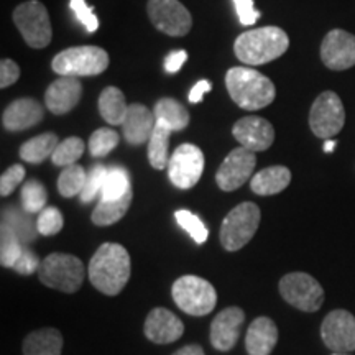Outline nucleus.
<instances>
[{"label": "nucleus", "instance_id": "nucleus-10", "mask_svg": "<svg viewBox=\"0 0 355 355\" xmlns=\"http://www.w3.org/2000/svg\"><path fill=\"white\" fill-rule=\"evenodd\" d=\"M345 110L340 97L332 91H324L314 101L309 112V127L319 139L329 140L343 130Z\"/></svg>", "mask_w": 355, "mask_h": 355}, {"label": "nucleus", "instance_id": "nucleus-34", "mask_svg": "<svg viewBox=\"0 0 355 355\" xmlns=\"http://www.w3.org/2000/svg\"><path fill=\"white\" fill-rule=\"evenodd\" d=\"M24 243L13 234L7 224H2V243H0V263L6 268H13L24 254Z\"/></svg>", "mask_w": 355, "mask_h": 355}, {"label": "nucleus", "instance_id": "nucleus-27", "mask_svg": "<svg viewBox=\"0 0 355 355\" xmlns=\"http://www.w3.org/2000/svg\"><path fill=\"white\" fill-rule=\"evenodd\" d=\"M60 145V140L55 133H42V135L35 137V139L25 141L20 146V158L26 163H43L46 158H51L55 153L56 146Z\"/></svg>", "mask_w": 355, "mask_h": 355}, {"label": "nucleus", "instance_id": "nucleus-15", "mask_svg": "<svg viewBox=\"0 0 355 355\" xmlns=\"http://www.w3.org/2000/svg\"><path fill=\"white\" fill-rule=\"evenodd\" d=\"M245 313L239 306L222 309L211 322V344L220 352H229L241 339Z\"/></svg>", "mask_w": 355, "mask_h": 355}, {"label": "nucleus", "instance_id": "nucleus-5", "mask_svg": "<svg viewBox=\"0 0 355 355\" xmlns=\"http://www.w3.org/2000/svg\"><path fill=\"white\" fill-rule=\"evenodd\" d=\"M175 304L189 316H206L214 311L217 293L207 279L196 275H184L173 283Z\"/></svg>", "mask_w": 355, "mask_h": 355}, {"label": "nucleus", "instance_id": "nucleus-14", "mask_svg": "<svg viewBox=\"0 0 355 355\" xmlns=\"http://www.w3.org/2000/svg\"><path fill=\"white\" fill-rule=\"evenodd\" d=\"M257 166V157L254 152L239 146L234 148L224 158L219 170L216 173V183L222 191H235L250 180Z\"/></svg>", "mask_w": 355, "mask_h": 355}, {"label": "nucleus", "instance_id": "nucleus-12", "mask_svg": "<svg viewBox=\"0 0 355 355\" xmlns=\"http://www.w3.org/2000/svg\"><path fill=\"white\" fill-rule=\"evenodd\" d=\"M146 10L159 32L170 37H184L189 33L193 19L180 0H148Z\"/></svg>", "mask_w": 355, "mask_h": 355}, {"label": "nucleus", "instance_id": "nucleus-20", "mask_svg": "<svg viewBox=\"0 0 355 355\" xmlns=\"http://www.w3.org/2000/svg\"><path fill=\"white\" fill-rule=\"evenodd\" d=\"M43 105L30 97L13 101L2 114V125L10 132H21L43 121Z\"/></svg>", "mask_w": 355, "mask_h": 355}, {"label": "nucleus", "instance_id": "nucleus-13", "mask_svg": "<svg viewBox=\"0 0 355 355\" xmlns=\"http://www.w3.org/2000/svg\"><path fill=\"white\" fill-rule=\"evenodd\" d=\"M321 339L336 354L355 350V316L345 309L331 311L321 324Z\"/></svg>", "mask_w": 355, "mask_h": 355}, {"label": "nucleus", "instance_id": "nucleus-28", "mask_svg": "<svg viewBox=\"0 0 355 355\" xmlns=\"http://www.w3.org/2000/svg\"><path fill=\"white\" fill-rule=\"evenodd\" d=\"M171 128L166 127L163 122L155 123L152 137L148 140V162L155 170H165L170 163L168 157V145H170Z\"/></svg>", "mask_w": 355, "mask_h": 355}, {"label": "nucleus", "instance_id": "nucleus-43", "mask_svg": "<svg viewBox=\"0 0 355 355\" xmlns=\"http://www.w3.org/2000/svg\"><path fill=\"white\" fill-rule=\"evenodd\" d=\"M40 265H42V261L38 260V257L35 255L32 250L25 248L19 261L13 266V270H15L17 273L24 275V277H28V275H32L33 272H38Z\"/></svg>", "mask_w": 355, "mask_h": 355}, {"label": "nucleus", "instance_id": "nucleus-21", "mask_svg": "<svg viewBox=\"0 0 355 355\" xmlns=\"http://www.w3.org/2000/svg\"><path fill=\"white\" fill-rule=\"evenodd\" d=\"M157 123L155 114L144 104H130L128 112L123 122V137L130 145H144L148 144L150 137Z\"/></svg>", "mask_w": 355, "mask_h": 355}, {"label": "nucleus", "instance_id": "nucleus-49", "mask_svg": "<svg viewBox=\"0 0 355 355\" xmlns=\"http://www.w3.org/2000/svg\"><path fill=\"white\" fill-rule=\"evenodd\" d=\"M332 355H349V354H336V352H334Z\"/></svg>", "mask_w": 355, "mask_h": 355}, {"label": "nucleus", "instance_id": "nucleus-31", "mask_svg": "<svg viewBox=\"0 0 355 355\" xmlns=\"http://www.w3.org/2000/svg\"><path fill=\"white\" fill-rule=\"evenodd\" d=\"M87 173L84 171L83 166L74 165L64 166V170L61 171L60 178H58V191L63 198H73V196H81L84 186H86Z\"/></svg>", "mask_w": 355, "mask_h": 355}, {"label": "nucleus", "instance_id": "nucleus-38", "mask_svg": "<svg viewBox=\"0 0 355 355\" xmlns=\"http://www.w3.org/2000/svg\"><path fill=\"white\" fill-rule=\"evenodd\" d=\"M63 225V214H61L60 209H56V207H44V209L40 212L37 219L38 234L44 235V237H51V235L60 234Z\"/></svg>", "mask_w": 355, "mask_h": 355}, {"label": "nucleus", "instance_id": "nucleus-42", "mask_svg": "<svg viewBox=\"0 0 355 355\" xmlns=\"http://www.w3.org/2000/svg\"><path fill=\"white\" fill-rule=\"evenodd\" d=\"M234 6L243 26L254 25L260 19V12L255 10L254 0H234Z\"/></svg>", "mask_w": 355, "mask_h": 355}, {"label": "nucleus", "instance_id": "nucleus-24", "mask_svg": "<svg viewBox=\"0 0 355 355\" xmlns=\"http://www.w3.org/2000/svg\"><path fill=\"white\" fill-rule=\"evenodd\" d=\"M63 336L55 327H43L26 336L24 355H61Z\"/></svg>", "mask_w": 355, "mask_h": 355}, {"label": "nucleus", "instance_id": "nucleus-1", "mask_svg": "<svg viewBox=\"0 0 355 355\" xmlns=\"http://www.w3.org/2000/svg\"><path fill=\"white\" fill-rule=\"evenodd\" d=\"M130 255L121 243H102L87 266L89 282L107 296L119 295L130 279Z\"/></svg>", "mask_w": 355, "mask_h": 355}, {"label": "nucleus", "instance_id": "nucleus-9", "mask_svg": "<svg viewBox=\"0 0 355 355\" xmlns=\"http://www.w3.org/2000/svg\"><path fill=\"white\" fill-rule=\"evenodd\" d=\"M279 295L293 308L316 313L324 303V290L316 278L308 273H288L279 279Z\"/></svg>", "mask_w": 355, "mask_h": 355}, {"label": "nucleus", "instance_id": "nucleus-17", "mask_svg": "<svg viewBox=\"0 0 355 355\" xmlns=\"http://www.w3.org/2000/svg\"><path fill=\"white\" fill-rule=\"evenodd\" d=\"M232 133L243 148L254 153L268 150L275 140V128L272 123L255 115H248L235 122Z\"/></svg>", "mask_w": 355, "mask_h": 355}, {"label": "nucleus", "instance_id": "nucleus-39", "mask_svg": "<svg viewBox=\"0 0 355 355\" xmlns=\"http://www.w3.org/2000/svg\"><path fill=\"white\" fill-rule=\"evenodd\" d=\"M107 171H109L107 166L96 165L91 171L87 173L86 186H84L81 196H79L83 202H91L94 201L97 196H101L102 186H104L105 178H107Z\"/></svg>", "mask_w": 355, "mask_h": 355}, {"label": "nucleus", "instance_id": "nucleus-29", "mask_svg": "<svg viewBox=\"0 0 355 355\" xmlns=\"http://www.w3.org/2000/svg\"><path fill=\"white\" fill-rule=\"evenodd\" d=\"M133 193L128 191L125 196L121 199H114V201H104L101 199L99 204L96 206V209L92 211L91 219L96 225H101V227H105V225H112L115 222H119L123 216L127 214L128 207L132 204Z\"/></svg>", "mask_w": 355, "mask_h": 355}, {"label": "nucleus", "instance_id": "nucleus-6", "mask_svg": "<svg viewBox=\"0 0 355 355\" xmlns=\"http://www.w3.org/2000/svg\"><path fill=\"white\" fill-rule=\"evenodd\" d=\"M260 209L254 202H242L225 216L220 225V243L225 250L237 252L252 241L260 225Z\"/></svg>", "mask_w": 355, "mask_h": 355}, {"label": "nucleus", "instance_id": "nucleus-35", "mask_svg": "<svg viewBox=\"0 0 355 355\" xmlns=\"http://www.w3.org/2000/svg\"><path fill=\"white\" fill-rule=\"evenodd\" d=\"M84 150H86V145H84V141L79 137H69V139L60 141L55 153H53L51 162L56 166L74 165L83 157Z\"/></svg>", "mask_w": 355, "mask_h": 355}, {"label": "nucleus", "instance_id": "nucleus-7", "mask_svg": "<svg viewBox=\"0 0 355 355\" xmlns=\"http://www.w3.org/2000/svg\"><path fill=\"white\" fill-rule=\"evenodd\" d=\"M38 278L53 290L76 293L84 282V263L74 255L51 254L40 265Z\"/></svg>", "mask_w": 355, "mask_h": 355}, {"label": "nucleus", "instance_id": "nucleus-23", "mask_svg": "<svg viewBox=\"0 0 355 355\" xmlns=\"http://www.w3.org/2000/svg\"><path fill=\"white\" fill-rule=\"evenodd\" d=\"M291 183V171L286 166H270L252 178L250 188L259 196H273L285 191Z\"/></svg>", "mask_w": 355, "mask_h": 355}, {"label": "nucleus", "instance_id": "nucleus-16", "mask_svg": "<svg viewBox=\"0 0 355 355\" xmlns=\"http://www.w3.org/2000/svg\"><path fill=\"white\" fill-rule=\"evenodd\" d=\"M321 60L332 71L355 66V35L344 30H331L322 40Z\"/></svg>", "mask_w": 355, "mask_h": 355}, {"label": "nucleus", "instance_id": "nucleus-8", "mask_svg": "<svg viewBox=\"0 0 355 355\" xmlns=\"http://www.w3.org/2000/svg\"><path fill=\"white\" fill-rule=\"evenodd\" d=\"M13 21L28 46L42 50L51 43V24L46 7L38 0L20 3L13 12Z\"/></svg>", "mask_w": 355, "mask_h": 355}, {"label": "nucleus", "instance_id": "nucleus-22", "mask_svg": "<svg viewBox=\"0 0 355 355\" xmlns=\"http://www.w3.org/2000/svg\"><path fill=\"white\" fill-rule=\"evenodd\" d=\"M278 343V327L273 319L257 318L248 326L245 334V349L248 355H270Z\"/></svg>", "mask_w": 355, "mask_h": 355}, {"label": "nucleus", "instance_id": "nucleus-25", "mask_svg": "<svg viewBox=\"0 0 355 355\" xmlns=\"http://www.w3.org/2000/svg\"><path fill=\"white\" fill-rule=\"evenodd\" d=\"M99 112L105 122L110 125H123L125 122L128 105L125 96L119 87H105L99 96Z\"/></svg>", "mask_w": 355, "mask_h": 355}, {"label": "nucleus", "instance_id": "nucleus-30", "mask_svg": "<svg viewBox=\"0 0 355 355\" xmlns=\"http://www.w3.org/2000/svg\"><path fill=\"white\" fill-rule=\"evenodd\" d=\"M128 191H132L130 176L125 168L112 166L109 168L107 178H105L104 186L101 191V199L104 201H114V199H121L125 196Z\"/></svg>", "mask_w": 355, "mask_h": 355}, {"label": "nucleus", "instance_id": "nucleus-45", "mask_svg": "<svg viewBox=\"0 0 355 355\" xmlns=\"http://www.w3.org/2000/svg\"><path fill=\"white\" fill-rule=\"evenodd\" d=\"M186 60H188V53L184 50H176V51H171L170 55L166 56L165 60V69L166 73L170 74H175L183 68V64L186 63Z\"/></svg>", "mask_w": 355, "mask_h": 355}, {"label": "nucleus", "instance_id": "nucleus-11", "mask_svg": "<svg viewBox=\"0 0 355 355\" xmlns=\"http://www.w3.org/2000/svg\"><path fill=\"white\" fill-rule=\"evenodd\" d=\"M204 171V153L193 144H183L175 150L168 163L170 181L180 189H191L198 184Z\"/></svg>", "mask_w": 355, "mask_h": 355}, {"label": "nucleus", "instance_id": "nucleus-37", "mask_svg": "<svg viewBox=\"0 0 355 355\" xmlns=\"http://www.w3.org/2000/svg\"><path fill=\"white\" fill-rule=\"evenodd\" d=\"M175 219L178 224H180L181 227L191 235V237H193V241L199 243V245L207 241V235H209V232H207L204 222L199 219L196 214H193L191 211L180 209L175 212Z\"/></svg>", "mask_w": 355, "mask_h": 355}, {"label": "nucleus", "instance_id": "nucleus-26", "mask_svg": "<svg viewBox=\"0 0 355 355\" xmlns=\"http://www.w3.org/2000/svg\"><path fill=\"white\" fill-rule=\"evenodd\" d=\"M155 119L158 122H163L166 127H170L173 132L184 130L189 123V112L181 102L171 97H163L155 104L153 109Z\"/></svg>", "mask_w": 355, "mask_h": 355}, {"label": "nucleus", "instance_id": "nucleus-48", "mask_svg": "<svg viewBox=\"0 0 355 355\" xmlns=\"http://www.w3.org/2000/svg\"><path fill=\"white\" fill-rule=\"evenodd\" d=\"M336 145H337V141H334V140H326V144H324V152L326 153H331L332 150L336 148Z\"/></svg>", "mask_w": 355, "mask_h": 355}, {"label": "nucleus", "instance_id": "nucleus-33", "mask_svg": "<svg viewBox=\"0 0 355 355\" xmlns=\"http://www.w3.org/2000/svg\"><path fill=\"white\" fill-rule=\"evenodd\" d=\"M46 188L38 180L26 181L21 188V207L26 214H37L46 207Z\"/></svg>", "mask_w": 355, "mask_h": 355}, {"label": "nucleus", "instance_id": "nucleus-47", "mask_svg": "<svg viewBox=\"0 0 355 355\" xmlns=\"http://www.w3.org/2000/svg\"><path fill=\"white\" fill-rule=\"evenodd\" d=\"M173 355H206V354H204L201 345L191 344V345H184V347H181L180 350H176Z\"/></svg>", "mask_w": 355, "mask_h": 355}, {"label": "nucleus", "instance_id": "nucleus-4", "mask_svg": "<svg viewBox=\"0 0 355 355\" xmlns=\"http://www.w3.org/2000/svg\"><path fill=\"white\" fill-rule=\"evenodd\" d=\"M109 66L107 51L99 46H74L60 51L51 68L58 76L86 78L104 73Z\"/></svg>", "mask_w": 355, "mask_h": 355}, {"label": "nucleus", "instance_id": "nucleus-36", "mask_svg": "<svg viewBox=\"0 0 355 355\" xmlns=\"http://www.w3.org/2000/svg\"><path fill=\"white\" fill-rule=\"evenodd\" d=\"M119 140L121 137L112 128H97L89 139V153L94 158L105 157L119 145Z\"/></svg>", "mask_w": 355, "mask_h": 355}, {"label": "nucleus", "instance_id": "nucleus-19", "mask_svg": "<svg viewBox=\"0 0 355 355\" xmlns=\"http://www.w3.org/2000/svg\"><path fill=\"white\" fill-rule=\"evenodd\" d=\"M83 96V86L78 78L61 76L50 84L44 94L46 109L55 115H64L79 104Z\"/></svg>", "mask_w": 355, "mask_h": 355}, {"label": "nucleus", "instance_id": "nucleus-2", "mask_svg": "<svg viewBox=\"0 0 355 355\" xmlns=\"http://www.w3.org/2000/svg\"><path fill=\"white\" fill-rule=\"evenodd\" d=\"M290 46V38L285 30L278 26H261V28L248 30L235 40V56L243 64L259 66L283 56Z\"/></svg>", "mask_w": 355, "mask_h": 355}, {"label": "nucleus", "instance_id": "nucleus-3", "mask_svg": "<svg viewBox=\"0 0 355 355\" xmlns=\"http://www.w3.org/2000/svg\"><path fill=\"white\" fill-rule=\"evenodd\" d=\"M225 86L235 104L245 110L263 109L272 104L277 96L270 78L247 66L230 68L225 74Z\"/></svg>", "mask_w": 355, "mask_h": 355}, {"label": "nucleus", "instance_id": "nucleus-32", "mask_svg": "<svg viewBox=\"0 0 355 355\" xmlns=\"http://www.w3.org/2000/svg\"><path fill=\"white\" fill-rule=\"evenodd\" d=\"M2 224H7L13 230V234L20 239L21 243H32L37 239V224L33 225L32 220L28 219V216L21 214L19 211L8 209L3 212Z\"/></svg>", "mask_w": 355, "mask_h": 355}, {"label": "nucleus", "instance_id": "nucleus-41", "mask_svg": "<svg viewBox=\"0 0 355 355\" xmlns=\"http://www.w3.org/2000/svg\"><path fill=\"white\" fill-rule=\"evenodd\" d=\"M71 8L76 13L78 20L86 26L89 33H94L97 28H99V20L92 12V7H89L84 0H71Z\"/></svg>", "mask_w": 355, "mask_h": 355}, {"label": "nucleus", "instance_id": "nucleus-40", "mask_svg": "<svg viewBox=\"0 0 355 355\" xmlns=\"http://www.w3.org/2000/svg\"><path fill=\"white\" fill-rule=\"evenodd\" d=\"M25 178V168L21 165H13L3 171L2 178H0V194L2 196H8L13 191L19 188L21 181Z\"/></svg>", "mask_w": 355, "mask_h": 355}, {"label": "nucleus", "instance_id": "nucleus-18", "mask_svg": "<svg viewBox=\"0 0 355 355\" xmlns=\"http://www.w3.org/2000/svg\"><path fill=\"white\" fill-rule=\"evenodd\" d=\"M144 332L155 344H171L183 336L184 324L170 309L155 308L146 316Z\"/></svg>", "mask_w": 355, "mask_h": 355}, {"label": "nucleus", "instance_id": "nucleus-44", "mask_svg": "<svg viewBox=\"0 0 355 355\" xmlns=\"http://www.w3.org/2000/svg\"><path fill=\"white\" fill-rule=\"evenodd\" d=\"M20 78V68L15 61L2 60L0 63V87L6 89L15 84Z\"/></svg>", "mask_w": 355, "mask_h": 355}, {"label": "nucleus", "instance_id": "nucleus-46", "mask_svg": "<svg viewBox=\"0 0 355 355\" xmlns=\"http://www.w3.org/2000/svg\"><path fill=\"white\" fill-rule=\"evenodd\" d=\"M211 91V83L206 81V79H202V81H199L194 84V87L191 89L189 92V102L191 104H198V102H201V99L204 97L206 92Z\"/></svg>", "mask_w": 355, "mask_h": 355}]
</instances>
